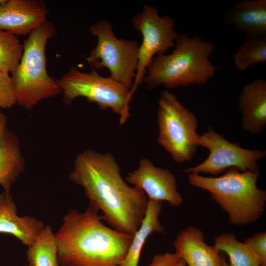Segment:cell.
<instances>
[{"label": "cell", "mask_w": 266, "mask_h": 266, "mask_svg": "<svg viewBox=\"0 0 266 266\" xmlns=\"http://www.w3.org/2000/svg\"><path fill=\"white\" fill-rule=\"evenodd\" d=\"M110 153L86 149L76 156L69 180L80 186L90 205L101 212L111 228L133 235L145 216L148 199L141 189L130 186Z\"/></svg>", "instance_id": "obj_1"}, {"label": "cell", "mask_w": 266, "mask_h": 266, "mask_svg": "<svg viewBox=\"0 0 266 266\" xmlns=\"http://www.w3.org/2000/svg\"><path fill=\"white\" fill-rule=\"evenodd\" d=\"M99 212L89 205L64 216L55 233L61 266H120L133 235L106 226Z\"/></svg>", "instance_id": "obj_2"}, {"label": "cell", "mask_w": 266, "mask_h": 266, "mask_svg": "<svg viewBox=\"0 0 266 266\" xmlns=\"http://www.w3.org/2000/svg\"><path fill=\"white\" fill-rule=\"evenodd\" d=\"M214 49L211 41L186 33L178 35L171 53L153 59L143 82L149 89L204 85L218 69L210 60Z\"/></svg>", "instance_id": "obj_3"}, {"label": "cell", "mask_w": 266, "mask_h": 266, "mask_svg": "<svg viewBox=\"0 0 266 266\" xmlns=\"http://www.w3.org/2000/svg\"><path fill=\"white\" fill-rule=\"evenodd\" d=\"M188 174L189 184L209 192L212 199L227 212L232 224H250L264 214L266 192L257 186L259 171H243L231 168L217 177Z\"/></svg>", "instance_id": "obj_4"}, {"label": "cell", "mask_w": 266, "mask_h": 266, "mask_svg": "<svg viewBox=\"0 0 266 266\" xmlns=\"http://www.w3.org/2000/svg\"><path fill=\"white\" fill-rule=\"evenodd\" d=\"M56 34L54 25L46 20L29 34L23 44L22 56L11 76L17 103L25 109L31 110L40 101L62 93L46 68V44Z\"/></svg>", "instance_id": "obj_5"}, {"label": "cell", "mask_w": 266, "mask_h": 266, "mask_svg": "<svg viewBox=\"0 0 266 266\" xmlns=\"http://www.w3.org/2000/svg\"><path fill=\"white\" fill-rule=\"evenodd\" d=\"M56 81L66 105H70L77 98L84 97L89 101L97 103L101 110L110 109L119 116L120 125L130 117V103L133 94L131 90L110 76H101L94 68L85 72L72 66Z\"/></svg>", "instance_id": "obj_6"}, {"label": "cell", "mask_w": 266, "mask_h": 266, "mask_svg": "<svg viewBox=\"0 0 266 266\" xmlns=\"http://www.w3.org/2000/svg\"><path fill=\"white\" fill-rule=\"evenodd\" d=\"M159 143L177 163L190 161L199 146L198 120L177 97L167 90L158 100Z\"/></svg>", "instance_id": "obj_7"}, {"label": "cell", "mask_w": 266, "mask_h": 266, "mask_svg": "<svg viewBox=\"0 0 266 266\" xmlns=\"http://www.w3.org/2000/svg\"><path fill=\"white\" fill-rule=\"evenodd\" d=\"M89 30L97 42L86 58L87 62L95 69L107 68L110 77L132 92L138 64V43L117 37L112 24L105 20L91 25Z\"/></svg>", "instance_id": "obj_8"}, {"label": "cell", "mask_w": 266, "mask_h": 266, "mask_svg": "<svg viewBox=\"0 0 266 266\" xmlns=\"http://www.w3.org/2000/svg\"><path fill=\"white\" fill-rule=\"evenodd\" d=\"M132 23L134 29L142 36L132 90L133 94L137 87L143 82L154 56L165 54L168 49L174 47L179 34L175 30L174 20L168 15L160 16L158 10L152 5H144L142 11L132 18Z\"/></svg>", "instance_id": "obj_9"}, {"label": "cell", "mask_w": 266, "mask_h": 266, "mask_svg": "<svg viewBox=\"0 0 266 266\" xmlns=\"http://www.w3.org/2000/svg\"><path fill=\"white\" fill-rule=\"evenodd\" d=\"M198 144L208 150L209 155L199 165L184 169L185 173H204L216 176L231 168L257 171L259 170L258 161L266 156L265 150L244 148L228 141L210 127L199 135Z\"/></svg>", "instance_id": "obj_10"}, {"label": "cell", "mask_w": 266, "mask_h": 266, "mask_svg": "<svg viewBox=\"0 0 266 266\" xmlns=\"http://www.w3.org/2000/svg\"><path fill=\"white\" fill-rule=\"evenodd\" d=\"M126 180L142 190L148 200L166 201L175 207L183 203L174 173L169 169L156 166L146 158L139 161L137 169L128 173Z\"/></svg>", "instance_id": "obj_11"}, {"label": "cell", "mask_w": 266, "mask_h": 266, "mask_svg": "<svg viewBox=\"0 0 266 266\" xmlns=\"http://www.w3.org/2000/svg\"><path fill=\"white\" fill-rule=\"evenodd\" d=\"M48 13L40 0H0V30L17 36L29 35L46 20Z\"/></svg>", "instance_id": "obj_12"}, {"label": "cell", "mask_w": 266, "mask_h": 266, "mask_svg": "<svg viewBox=\"0 0 266 266\" xmlns=\"http://www.w3.org/2000/svg\"><path fill=\"white\" fill-rule=\"evenodd\" d=\"M173 245L175 253L188 266H223V256L206 243L202 232L194 226L180 232Z\"/></svg>", "instance_id": "obj_13"}, {"label": "cell", "mask_w": 266, "mask_h": 266, "mask_svg": "<svg viewBox=\"0 0 266 266\" xmlns=\"http://www.w3.org/2000/svg\"><path fill=\"white\" fill-rule=\"evenodd\" d=\"M238 103L242 129L252 134L262 133L266 127V80L259 78L245 85Z\"/></svg>", "instance_id": "obj_14"}, {"label": "cell", "mask_w": 266, "mask_h": 266, "mask_svg": "<svg viewBox=\"0 0 266 266\" xmlns=\"http://www.w3.org/2000/svg\"><path fill=\"white\" fill-rule=\"evenodd\" d=\"M225 22L246 39L266 36V0L236 2L226 14Z\"/></svg>", "instance_id": "obj_15"}, {"label": "cell", "mask_w": 266, "mask_h": 266, "mask_svg": "<svg viewBox=\"0 0 266 266\" xmlns=\"http://www.w3.org/2000/svg\"><path fill=\"white\" fill-rule=\"evenodd\" d=\"M44 226L41 221L33 217L19 216L10 192L0 194V233L11 234L28 247Z\"/></svg>", "instance_id": "obj_16"}, {"label": "cell", "mask_w": 266, "mask_h": 266, "mask_svg": "<svg viewBox=\"0 0 266 266\" xmlns=\"http://www.w3.org/2000/svg\"><path fill=\"white\" fill-rule=\"evenodd\" d=\"M25 169L17 137L7 128L0 134V185L10 192Z\"/></svg>", "instance_id": "obj_17"}, {"label": "cell", "mask_w": 266, "mask_h": 266, "mask_svg": "<svg viewBox=\"0 0 266 266\" xmlns=\"http://www.w3.org/2000/svg\"><path fill=\"white\" fill-rule=\"evenodd\" d=\"M163 208V202L148 200L144 219L133 234L132 243L120 266H138L142 249L147 238L154 233H165L159 217Z\"/></svg>", "instance_id": "obj_18"}, {"label": "cell", "mask_w": 266, "mask_h": 266, "mask_svg": "<svg viewBox=\"0 0 266 266\" xmlns=\"http://www.w3.org/2000/svg\"><path fill=\"white\" fill-rule=\"evenodd\" d=\"M26 257L31 266H61L58 260L55 233L51 226H45L28 247Z\"/></svg>", "instance_id": "obj_19"}, {"label": "cell", "mask_w": 266, "mask_h": 266, "mask_svg": "<svg viewBox=\"0 0 266 266\" xmlns=\"http://www.w3.org/2000/svg\"><path fill=\"white\" fill-rule=\"evenodd\" d=\"M215 249L226 253L229 266H260L244 243L240 242L233 233H224L215 237Z\"/></svg>", "instance_id": "obj_20"}, {"label": "cell", "mask_w": 266, "mask_h": 266, "mask_svg": "<svg viewBox=\"0 0 266 266\" xmlns=\"http://www.w3.org/2000/svg\"><path fill=\"white\" fill-rule=\"evenodd\" d=\"M237 70L242 71L266 62V36L246 39L233 55Z\"/></svg>", "instance_id": "obj_21"}, {"label": "cell", "mask_w": 266, "mask_h": 266, "mask_svg": "<svg viewBox=\"0 0 266 266\" xmlns=\"http://www.w3.org/2000/svg\"><path fill=\"white\" fill-rule=\"evenodd\" d=\"M23 51V45L17 35L0 30V70L11 74L19 64Z\"/></svg>", "instance_id": "obj_22"}, {"label": "cell", "mask_w": 266, "mask_h": 266, "mask_svg": "<svg viewBox=\"0 0 266 266\" xmlns=\"http://www.w3.org/2000/svg\"><path fill=\"white\" fill-rule=\"evenodd\" d=\"M17 103L14 82L9 73L0 70V108H9Z\"/></svg>", "instance_id": "obj_23"}, {"label": "cell", "mask_w": 266, "mask_h": 266, "mask_svg": "<svg viewBox=\"0 0 266 266\" xmlns=\"http://www.w3.org/2000/svg\"><path fill=\"white\" fill-rule=\"evenodd\" d=\"M244 244L260 266H266V233H258L247 238Z\"/></svg>", "instance_id": "obj_24"}, {"label": "cell", "mask_w": 266, "mask_h": 266, "mask_svg": "<svg viewBox=\"0 0 266 266\" xmlns=\"http://www.w3.org/2000/svg\"><path fill=\"white\" fill-rule=\"evenodd\" d=\"M185 262L175 253L159 254L153 258L148 266H186Z\"/></svg>", "instance_id": "obj_25"}, {"label": "cell", "mask_w": 266, "mask_h": 266, "mask_svg": "<svg viewBox=\"0 0 266 266\" xmlns=\"http://www.w3.org/2000/svg\"><path fill=\"white\" fill-rule=\"evenodd\" d=\"M6 117L0 110V134L6 129Z\"/></svg>", "instance_id": "obj_26"}, {"label": "cell", "mask_w": 266, "mask_h": 266, "mask_svg": "<svg viewBox=\"0 0 266 266\" xmlns=\"http://www.w3.org/2000/svg\"><path fill=\"white\" fill-rule=\"evenodd\" d=\"M222 263L223 266H229L228 263L226 262L224 257H223Z\"/></svg>", "instance_id": "obj_27"}, {"label": "cell", "mask_w": 266, "mask_h": 266, "mask_svg": "<svg viewBox=\"0 0 266 266\" xmlns=\"http://www.w3.org/2000/svg\"><path fill=\"white\" fill-rule=\"evenodd\" d=\"M31 266L29 265V264H28V265H23V266Z\"/></svg>", "instance_id": "obj_28"}]
</instances>
